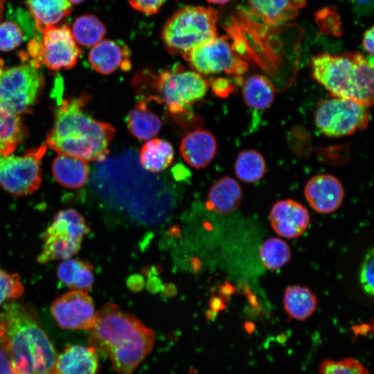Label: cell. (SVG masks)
<instances>
[{
	"mask_svg": "<svg viewBox=\"0 0 374 374\" xmlns=\"http://www.w3.org/2000/svg\"><path fill=\"white\" fill-rule=\"evenodd\" d=\"M87 331L90 346L108 357L119 374H131L150 354L155 339L152 330L113 303L96 312L95 323Z\"/></svg>",
	"mask_w": 374,
	"mask_h": 374,
	"instance_id": "6da1fadb",
	"label": "cell"
},
{
	"mask_svg": "<svg viewBox=\"0 0 374 374\" xmlns=\"http://www.w3.org/2000/svg\"><path fill=\"white\" fill-rule=\"evenodd\" d=\"M89 98L82 93L62 100L55 109L53 125L47 134L46 145L58 154L86 162L102 161L109 152L115 129L84 110Z\"/></svg>",
	"mask_w": 374,
	"mask_h": 374,
	"instance_id": "7a4b0ae2",
	"label": "cell"
},
{
	"mask_svg": "<svg viewBox=\"0 0 374 374\" xmlns=\"http://www.w3.org/2000/svg\"><path fill=\"white\" fill-rule=\"evenodd\" d=\"M0 323L16 374H52L58 354L32 308L15 301L7 303Z\"/></svg>",
	"mask_w": 374,
	"mask_h": 374,
	"instance_id": "3957f363",
	"label": "cell"
},
{
	"mask_svg": "<svg viewBox=\"0 0 374 374\" xmlns=\"http://www.w3.org/2000/svg\"><path fill=\"white\" fill-rule=\"evenodd\" d=\"M135 90L145 101L163 103L176 119H192L191 107L206 94L210 80L194 71L175 65L159 73L140 72L133 79Z\"/></svg>",
	"mask_w": 374,
	"mask_h": 374,
	"instance_id": "277c9868",
	"label": "cell"
},
{
	"mask_svg": "<svg viewBox=\"0 0 374 374\" xmlns=\"http://www.w3.org/2000/svg\"><path fill=\"white\" fill-rule=\"evenodd\" d=\"M313 78L333 97L355 100L368 107L373 103V60L359 52L321 53L311 63Z\"/></svg>",
	"mask_w": 374,
	"mask_h": 374,
	"instance_id": "5b68a950",
	"label": "cell"
},
{
	"mask_svg": "<svg viewBox=\"0 0 374 374\" xmlns=\"http://www.w3.org/2000/svg\"><path fill=\"white\" fill-rule=\"evenodd\" d=\"M218 12L211 7L188 6L179 9L165 22L161 40L174 55H184L217 36Z\"/></svg>",
	"mask_w": 374,
	"mask_h": 374,
	"instance_id": "8992f818",
	"label": "cell"
},
{
	"mask_svg": "<svg viewBox=\"0 0 374 374\" xmlns=\"http://www.w3.org/2000/svg\"><path fill=\"white\" fill-rule=\"evenodd\" d=\"M24 62L8 67L0 59V102L19 115L31 112L44 84L39 65Z\"/></svg>",
	"mask_w": 374,
	"mask_h": 374,
	"instance_id": "52a82bcc",
	"label": "cell"
},
{
	"mask_svg": "<svg viewBox=\"0 0 374 374\" xmlns=\"http://www.w3.org/2000/svg\"><path fill=\"white\" fill-rule=\"evenodd\" d=\"M90 231L84 218L73 208L60 211L42 235V251L37 261L44 264L66 260L80 249L84 237Z\"/></svg>",
	"mask_w": 374,
	"mask_h": 374,
	"instance_id": "ba28073f",
	"label": "cell"
},
{
	"mask_svg": "<svg viewBox=\"0 0 374 374\" xmlns=\"http://www.w3.org/2000/svg\"><path fill=\"white\" fill-rule=\"evenodd\" d=\"M368 107L355 100L330 97L319 102L314 123L325 136L341 137L350 135L368 125Z\"/></svg>",
	"mask_w": 374,
	"mask_h": 374,
	"instance_id": "9c48e42d",
	"label": "cell"
},
{
	"mask_svg": "<svg viewBox=\"0 0 374 374\" xmlns=\"http://www.w3.org/2000/svg\"><path fill=\"white\" fill-rule=\"evenodd\" d=\"M46 147L30 149L21 156H0V187L15 197L36 191L42 182L40 163Z\"/></svg>",
	"mask_w": 374,
	"mask_h": 374,
	"instance_id": "30bf717a",
	"label": "cell"
},
{
	"mask_svg": "<svg viewBox=\"0 0 374 374\" xmlns=\"http://www.w3.org/2000/svg\"><path fill=\"white\" fill-rule=\"evenodd\" d=\"M42 41H30L28 53L37 64L48 69H70L78 62L81 50L67 26H52L42 32Z\"/></svg>",
	"mask_w": 374,
	"mask_h": 374,
	"instance_id": "8fae6325",
	"label": "cell"
},
{
	"mask_svg": "<svg viewBox=\"0 0 374 374\" xmlns=\"http://www.w3.org/2000/svg\"><path fill=\"white\" fill-rule=\"evenodd\" d=\"M230 40L226 35H217L182 56L194 71L202 75L222 72L228 75H242L247 70V62L238 56Z\"/></svg>",
	"mask_w": 374,
	"mask_h": 374,
	"instance_id": "7c38bea8",
	"label": "cell"
},
{
	"mask_svg": "<svg viewBox=\"0 0 374 374\" xmlns=\"http://www.w3.org/2000/svg\"><path fill=\"white\" fill-rule=\"evenodd\" d=\"M51 310L62 328L88 330L95 323L94 304L85 290H71L64 294L52 303Z\"/></svg>",
	"mask_w": 374,
	"mask_h": 374,
	"instance_id": "4fadbf2b",
	"label": "cell"
},
{
	"mask_svg": "<svg viewBox=\"0 0 374 374\" xmlns=\"http://www.w3.org/2000/svg\"><path fill=\"white\" fill-rule=\"evenodd\" d=\"M269 222L274 232L283 238L301 236L310 222V213L305 206L292 199L278 200L269 212Z\"/></svg>",
	"mask_w": 374,
	"mask_h": 374,
	"instance_id": "5bb4252c",
	"label": "cell"
},
{
	"mask_svg": "<svg viewBox=\"0 0 374 374\" xmlns=\"http://www.w3.org/2000/svg\"><path fill=\"white\" fill-rule=\"evenodd\" d=\"M304 195L313 210L319 213L328 214L341 206L345 190L336 177L320 174L312 177L306 183Z\"/></svg>",
	"mask_w": 374,
	"mask_h": 374,
	"instance_id": "9a60e30c",
	"label": "cell"
},
{
	"mask_svg": "<svg viewBox=\"0 0 374 374\" xmlns=\"http://www.w3.org/2000/svg\"><path fill=\"white\" fill-rule=\"evenodd\" d=\"M88 59L98 73L109 75L120 69L132 68L131 51L127 46L112 39H103L91 48Z\"/></svg>",
	"mask_w": 374,
	"mask_h": 374,
	"instance_id": "2e32d148",
	"label": "cell"
},
{
	"mask_svg": "<svg viewBox=\"0 0 374 374\" xmlns=\"http://www.w3.org/2000/svg\"><path fill=\"white\" fill-rule=\"evenodd\" d=\"M180 152L190 166L200 169L214 159L217 150L215 137L208 130L197 129L187 133L181 139Z\"/></svg>",
	"mask_w": 374,
	"mask_h": 374,
	"instance_id": "e0dca14e",
	"label": "cell"
},
{
	"mask_svg": "<svg viewBox=\"0 0 374 374\" xmlns=\"http://www.w3.org/2000/svg\"><path fill=\"white\" fill-rule=\"evenodd\" d=\"M98 353L91 346L69 345L57 355L52 374H98Z\"/></svg>",
	"mask_w": 374,
	"mask_h": 374,
	"instance_id": "ac0fdd59",
	"label": "cell"
},
{
	"mask_svg": "<svg viewBox=\"0 0 374 374\" xmlns=\"http://www.w3.org/2000/svg\"><path fill=\"white\" fill-rule=\"evenodd\" d=\"M252 14L265 25L274 26L295 19L306 0H246Z\"/></svg>",
	"mask_w": 374,
	"mask_h": 374,
	"instance_id": "d6986e66",
	"label": "cell"
},
{
	"mask_svg": "<svg viewBox=\"0 0 374 374\" xmlns=\"http://www.w3.org/2000/svg\"><path fill=\"white\" fill-rule=\"evenodd\" d=\"M242 189L233 178L224 176L216 181L209 189L206 208L220 214H229L237 210L242 202Z\"/></svg>",
	"mask_w": 374,
	"mask_h": 374,
	"instance_id": "ffe728a7",
	"label": "cell"
},
{
	"mask_svg": "<svg viewBox=\"0 0 374 374\" xmlns=\"http://www.w3.org/2000/svg\"><path fill=\"white\" fill-rule=\"evenodd\" d=\"M27 8L38 31L55 26L72 11L69 0H27Z\"/></svg>",
	"mask_w": 374,
	"mask_h": 374,
	"instance_id": "44dd1931",
	"label": "cell"
},
{
	"mask_svg": "<svg viewBox=\"0 0 374 374\" xmlns=\"http://www.w3.org/2000/svg\"><path fill=\"white\" fill-rule=\"evenodd\" d=\"M52 173L55 181L61 186L78 188L87 181L89 168L84 161L59 154L53 161Z\"/></svg>",
	"mask_w": 374,
	"mask_h": 374,
	"instance_id": "7402d4cb",
	"label": "cell"
},
{
	"mask_svg": "<svg viewBox=\"0 0 374 374\" xmlns=\"http://www.w3.org/2000/svg\"><path fill=\"white\" fill-rule=\"evenodd\" d=\"M126 123L130 134L142 141L152 139L158 134L162 126L160 118L142 99H139L128 113Z\"/></svg>",
	"mask_w": 374,
	"mask_h": 374,
	"instance_id": "603a6c76",
	"label": "cell"
},
{
	"mask_svg": "<svg viewBox=\"0 0 374 374\" xmlns=\"http://www.w3.org/2000/svg\"><path fill=\"white\" fill-rule=\"evenodd\" d=\"M26 133L20 115L0 102V156L11 154L24 140Z\"/></svg>",
	"mask_w": 374,
	"mask_h": 374,
	"instance_id": "cb8c5ba5",
	"label": "cell"
},
{
	"mask_svg": "<svg viewBox=\"0 0 374 374\" xmlns=\"http://www.w3.org/2000/svg\"><path fill=\"white\" fill-rule=\"evenodd\" d=\"M242 93L246 105L256 110L269 107L275 98L273 84L260 74L251 75L243 81Z\"/></svg>",
	"mask_w": 374,
	"mask_h": 374,
	"instance_id": "d4e9b609",
	"label": "cell"
},
{
	"mask_svg": "<svg viewBox=\"0 0 374 374\" xmlns=\"http://www.w3.org/2000/svg\"><path fill=\"white\" fill-rule=\"evenodd\" d=\"M316 296L307 287L288 286L283 295V307L286 313L292 319L304 321L316 310Z\"/></svg>",
	"mask_w": 374,
	"mask_h": 374,
	"instance_id": "484cf974",
	"label": "cell"
},
{
	"mask_svg": "<svg viewBox=\"0 0 374 374\" xmlns=\"http://www.w3.org/2000/svg\"><path fill=\"white\" fill-rule=\"evenodd\" d=\"M57 275L60 281L71 290L87 291L94 280L92 266L77 259L64 260L57 267Z\"/></svg>",
	"mask_w": 374,
	"mask_h": 374,
	"instance_id": "4316f807",
	"label": "cell"
},
{
	"mask_svg": "<svg viewBox=\"0 0 374 374\" xmlns=\"http://www.w3.org/2000/svg\"><path fill=\"white\" fill-rule=\"evenodd\" d=\"M174 156V149L170 143L161 139H152L142 146L140 161L145 170L158 172L172 163Z\"/></svg>",
	"mask_w": 374,
	"mask_h": 374,
	"instance_id": "83f0119b",
	"label": "cell"
},
{
	"mask_svg": "<svg viewBox=\"0 0 374 374\" xmlns=\"http://www.w3.org/2000/svg\"><path fill=\"white\" fill-rule=\"evenodd\" d=\"M236 177L246 183L260 181L267 171L266 161L263 156L253 149L242 150L237 156L234 163Z\"/></svg>",
	"mask_w": 374,
	"mask_h": 374,
	"instance_id": "f1b7e54d",
	"label": "cell"
},
{
	"mask_svg": "<svg viewBox=\"0 0 374 374\" xmlns=\"http://www.w3.org/2000/svg\"><path fill=\"white\" fill-rule=\"evenodd\" d=\"M77 44L92 47L103 39L107 34L105 24L94 15L85 14L75 18L71 28Z\"/></svg>",
	"mask_w": 374,
	"mask_h": 374,
	"instance_id": "f546056e",
	"label": "cell"
},
{
	"mask_svg": "<svg viewBox=\"0 0 374 374\" xmlns=\"http://www.w3.org/2000/svg\"><path fill=\"white\" fill-rule=\"evenodd\" d=\"M259 256L266 268L276 270L290 261L292 253L286 242L278 238H269L262 243Z\"/></svg>",
	"mask_w": 374,
	"mask_h": 374,
	"instance_id": "4dcf8cb0",
	"label": "cell"
},
{
	"mask_svg": "<svg viewBox=\"0 0 374 374\" xmlns=\"http://www.w3.org/2000/svg\"><path fill=\"white\" fill-rule=\"evenodd\" d=\"M319 372V374H371L359 361L353 358L326 359L320 364Z\"/></svg>",
	"mask_w": 374,
	"mask_h": 374,
	"instance_id": "1f68e13d",
	"label": "cell"
},
{
	"mask_svg": "<svg viewBox=\"0 0 374 374\" xmlns=\"http://www.w3.org/2000/svg\"><path fill=\"white\" fill-rule=\"evenodd\" d=\"M24 288L17 274L8 273L0 267V306L7 300H16Z\"/></svg>",
	"mask_w": 374,
	"mask_h": 374,
	"instance_id": "d6a6232c",
	"label": "cell"
},
{
	"mask_svg": "<svg viewBox=\"0 0 374 374\" xmlns=\"http://www.w3.org/2000/svg\"><path fill=\"white\" fill-rule=\"evenodd\" d=\"M22 40V32L15 23L10 21L0 23V51H12L19 46Z\"/></svg>",
	"mask_w": 374,
	"mask_h": 374,
	"instance_id": "836d02e7",
	"label": "cell"
},
{
	"mask_svg": "<svg viewBox=\"0 0 374 374\" xmlns=\"http://www.w3.org/2000/svg\"><path fill=\"white\" fill-rule=\"evenodd\" d=\"M373 250L366 253L359 271V283L365 293L373 295Z\"/></svg>",
	"mask_w": 374,
	"mask_h": 374,
	"instance_id": "e575fe53",
	"label": "cell"
},
{
	"mask_svg": "<svg viewBox=\"0 0 374 374\" xmlns=\"http://www.w3.org/2000/svg\"><path fill=\"white\" fill-rule=\"evenodd\" d=\"M0 374H16L12 369L8 342L0 323Z\"/></svg>",
	"mask_w": 374,
	"mask_h": 374,
	"instance_id": "d590c367",
	"label": "cell"
},
{
	"mask_svg": "<svg viewBox=\"0 0 374 374\" xmlns=\"http://www.w3.org/2000/svg\"><path fill=\"white\" fill-rule=\"evenodd\" d=\"M166 0H127L130 6L145 15L157 14Z\"/></svg>",
	"mask_w": 374,
	"mask_h": 374,
	"instance_id": "8d00e7d4",
	"label": "cell"
},
{
	"mask_svg": "<svg viewBox=\"0 0 374 374\" xmlns=\"http://www.w3.org/2000/svg\"><path fill=\"white\" fill-rule=\"evenodd\" d=\"M209 87L216 96L221 98L228 97L234 91V85L224 78H217L210 81Z\"/></svg>",
	"mask_w": 374,
	"mask_h": 374,
	"instance_id": "74e56055",
	"label": "cell"
},
{
	"mask_svg": "<svg viewBox=\"0 0 374 374\" xmlns=\"http://www.w3.org/2000/svg\"><path fill=\"white\" fill-rule=\"evenodd\" d=\"M373 26L366 30L363 35V46L371 57H373Z\"/></svg>",
	"mask_w": 374,
	"mask_h": 374,
	"instance_id": "f35d334b",
	"label": "cell"
},
{
	"mask_svg": "<svg viewBox=\"0 0 374 374\" xmlns=\"http://www.w3.org/2000/svg\"><path fill=\"white\" fill-rule=\"evenodd\" d=\"M208 3L217 5L227 3L230 0H206Z\"/></svg>",
	"mask_w": 374,
	"mask_h": 374,
	"instance_id": "ab89813d",
	"label": "cell"
},
{
	"mask_svg": "<svg viewBox=\"0 0 374 374\" xmlns=\"http://www.w3.org/2000/svg\"><path fill=\"white\" fill-rule=\"evenodd\" d=\"M7 0H0V21L2 19L4 4Z\"/></svg>",
	"mask_w": 374,
	"mask_h": 374,
	"instance_id": "60d3db41",
	"label": "cell"
},
{
	"mask_svg": "<svg viewBox=\"0 0 374 374\" xmlns=\"http://www.w3.org/2000/svg\"><path fill=\"white\" fill-rule=\"evenodd\" d=\"M355 1L357 2L358 3H359L360 5H363V6L367 5L372 1V0H355Z\"/></svg>",
	"mask_w": 374,
	"mask_h": 374,
	"instance_id": "b9f144b4",
	"label": "cell"
},
{
	"mask_svg": "<svg viewBox=\"0 0 374 374\" xmlns=\"http://www.w3.org/2000/svg\"><path fill=\"white\" fill-rule=\"evenodd\" d=\"M71 4H79L84 0H69Z\"/></svg>",
	"mask_w": 374,
	"mask_h": 374,
	"instance_id": "7bdbcfd3",
	"label": "cell"
}]
</instances>
